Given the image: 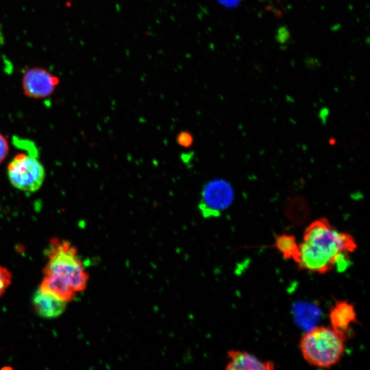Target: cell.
<instances>
[{
  "label": "cell",
  "mask_w": 370,
  "mask_h": 370,
  "mask_svg": "<svg viewBox=\"0 0 370 370\" xmlns=\"http://www.w3.org/2000/svg\"><path fill=\"white\" fill-rule=\"evenodd\" d=\"M357 248L352 234L339 230L327 219H318L306 227L295 264L300 269L325 274L347 261Z\"/></svg>",
  "instance_id": "obj_1"
},
{
  "label": "cell",
  "mask_w": 370,
  "mask_h": 370,
  "mask_svg": "<svg viewBox=\"0 0 370 370\" xmlns=\"http://www.w3.org/2000/svg\"><path fill=\"white\" fill-rule=\"evenodd\" d=\"M346 341L330 326L317 325L301 336L299 347L303 358L310 365L330 369L342 359Z\"/></svg>",
  "instance_id": "obj_2"
},
{
  "label": "cell",
  "mask_w": 370,
  "mask_h": 370,
  "mask_svg": "<svg viewBox=\"0 0 370 370\" xmlns=\"http://www.w3.org/2000/svg\"><path fill=\"white\" fill-rule=\"evenodd\" d=\"M47 262L43 274L57 277L69 284L77 293L84 291L88 274L79 259L77 248L69 241L51 238L47 249Z\"/></svg>",
  "instance_id": "obj_3"
},
{
  "label": "cell",
  "mask_w": 370,
  "mask_h": 370,
  "mask_svg": "<svg viewBox=\"0 0 370 370\" xmlns=\"http://www.w3.org/2000/svg\"><path fill=\"white\" fill-rule=\"evenodd\" d=\"M38 151L16 154L9 162L7 174L10 184L25 193H34L43 184L46 172L38 160Z\"/></svg>",
  "instance_id": "obj_4"
},
{
  "label": "cell",
  "mask_w": 370,
  "mask_h": 370,
  "mask_svg": "<svg viewBox=\"0 0 370 370\" xmlns=\"http://www.w3.org/2000/svg\"><path fill=\"white\" fill-rule=\"evenodd\" d=\"M234 198V189L227 181L214 179L204 186L198 209L205 219L217 218L232 204Z\"/></svg>",
  "instance_id": "obj_5"
},
{
  "label": "cell",
  "mask_w": 370,
  "mask_h": 370,
  "mask_svg": "<svg viewBox=\"0 0 370 370\" xmlns=\"http://www.w3.org/2000/svg\"><path fill=\"white\" fill-rule=\"evenodd\" d=\"M60 83V79L42 67H32L25 71L22 80V89L25 96L33 99H44L51 96Z\"/></svg>",
  "instance_id": "obj_6"
},
{
  "label": "cell",
  "mask_w": 370,
  "mask_h": 370,
  "mask_svg": "<svg viewBox=\"0 0 370 370\" xmlns=\"http://www.w3.org/2000/svg\"><path fill=\"white\" fill-rule=\"evenodd\" d=\"M330 326L346 341L353 335L358 323L354 305L347 300H336L329 310Z\"/></svg>",
  "instance_id": "obj_7"
},
{
  "label": "cell",
  "mask_w": 370,
  "mask_h": 370,
  "mask_svg": "<svg viewBox=\"0 0 370 370\" xmlns=\"http://www.w3.org/2000/svg\"><path fill=\"white\" fill-rule=\"evenodd\" d=\"M272 361L262 360L254 354L244 350L232 349L227 352V370H273Z\"/></svg>",
  "instance_id": "obj_8"
},
{
  "label": "cell",
  "mask_w": 370,
  "mask_h": 370,
  "mask_svg": "<svg viewBox=\"0 0 370 370\" xmlns=\"http://www.w3.org/2000/svg\"><path fill=\"white\" fill-rule=\"evenodd\" d=\"M32 303L36 313L46 319L60 316L65 310L67 303L38 289L34 294Z\"/></svg>",
  "instance_id": "obj_9"
},
{
  "label": "cell",
  "mask_w": 370,
  "mask_h": 370,
  "mask_svg": "<svg viewBox=\"0 0 370 370\" xmlns=\"http://www.w3.org/2000/svg\"><path fill=\"white\" fill-rule=\"evenodd\" d=\"M38 289L66 303L73 301L77 294L66 282L49 275H44Z\"/></svg>",
  "instance_id": "obj_10"
},
{
  "label": "cell",
  "mask_w": 370,
  "mask_h": 370,
  "mask_svg": "<svg viewBox=\"0 0 370 370\" xmlns=\"http://www.w3.org/2000/svg\"><path fill=\"white\" fill-rule=\"evenodd\" d=\"M274 246L284 258L296 262L299 254V243L291 234H283L275 238Z\"/></svg>",
  "instance_id": "obj_11"
},
{
  "label": "cell",
  "mask_w": 370,
  "mask_h": 370,
  "mask_svg": "<svg viewBox=\"0 0 370 370\" xmlns=\"http://www.w3.org/2000/svg\"><path fill=\"white\" fill-rule=\"evenodd\" d=\"M12 275L10 271L0 264V297L5 292L12 282Z\"/></svg>",
  "instance_id": "obj_12"
},
{
  "label": "cell",
  "mask_w": 370,
  "mask_h": 370,
  "mask_svg": "<svg viewBox=\"0 0 370 370\" xmlns=\"http://www.w3.org/2000/svg\"><path fill=\"white\" fill-rule=\"evenodd\" d=\"M176 141L178 145L188 148L190 147L193 142L194 137L193 134L188 131H182L177 134L176 136Z\"/></svg>",
  "instance_id": "obj_13"
},
{
  "label": "cell",
  "mask_w": 370,
  "mask_h": 370,
  "mask_svg": "<svg viewBox=\"0 0 370 370\" xmlns=\"http://www.w3.org/2000/svg\"><path fill=\"white\" fill-rule=\"evenodd\" d=\"M10 151L9 143L5 136L0 133V164L7 158Z\"/></svg>",
  "instance_id": "obj_14"
}]
</instances>
